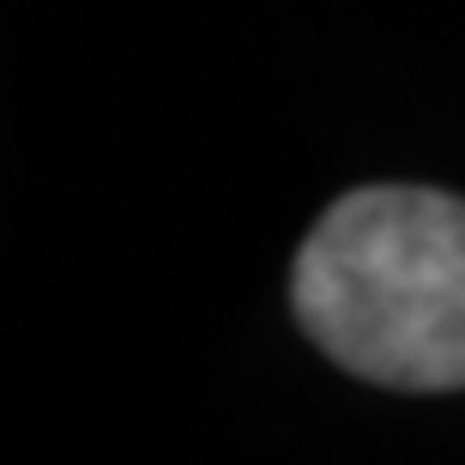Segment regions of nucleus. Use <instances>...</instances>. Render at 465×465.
<instances>
[{
  "label": "nucleus",
  "instance_id": "1",
  "mask_svg": "<svg viewBox=\"0 0 465 465\" xmlns=\"http://www.w3.org/2000/svg\"><path fill=\"white\" fill-rule=\"evenodd\" d=\"M296 321L339 369L381 387H465V200L357 188L309 230Z\"/></svg>",
  "mask_w": 465,
  "mask_h": 465
}]
</instances>
